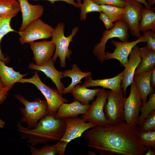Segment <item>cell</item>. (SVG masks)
Instances as JSON below:
<instances>
[{
  "mask_svg": "<svg viewBox=\"0 0 155 155\" xmlns=\"http://www.w3.org/2000/svg\"><path fill=\"white\" fill-rule=\"evenodd\" d=\"M89 129L84 134L89 148L121 155H143L148 151L138 140L137 125L124 122Z\"/></svg>",
  "mask_w": 155,
  "mask_h": 155,
  "instance_id": "1",
  "label": "cell"
},
{
  "mask_svg": "<svg viewBox=\"0 0 155 155\" xmlns=\"http://www.w3.org/2000/svg\"><path fill=\"white\" fill-rule=\"evenodd\" d=\"M18 129L21 139H27L26 143L35 146L60 140L65 131V119H57L49 114L40 120L35 127L29 129L18 122Z\"/></svg>",
  "mask_w": 155,
  "mask_h": 155,
  "instance_id": "2",
  "label": "cell"
},
{
  "mask_svg": "<svg viewBox=\"0 0 155 155\" xmlns=\"http://www.w3.org/2000/svg\"><path fill=\"white\" fill-rule=\"evenodd\" d=\"M14 96L24 106L19 109L22 116L20 122L26 123L28 129L34 128L39 121L49 114L48 105L44 100L38 98L30 101L20 94Z\"/></svg>",
  "mask_w": 155,
  "mask_h": 155,
  "instance_id": "3",
  "label": "cell"
},
{
  "mask_svg": "<svg viewBox=\"0 0 155 155\" xmlns=\"http://www.w3.org/2000/svg\"><path fill=\"white\" fill-rule=\"evenodd\" d=\"M65 28L64 23H58L54 29L52 37V40L55 45V51L52 59L55 62L57 58L59 57L60 66L62 68L66 67V59H69L72 55V51L69 48V46L79 30L78 27H74L72 28L70 35L66 37L64 35Z\"/></svg>",
  "mask_w": 155,
  "mask_h": 155,
  "instance_id": "4",
  "label": "cell"
},
{
  "mask_svg": "<svg viewBox=\"0 0 155 155\" xmlns=\"http://www.w3.org/2000/svg\"><path fill=\"white\" fill-rule=\"evenodd\" d=\"M65 120L66 128L64 133L61 139L55 144L59 155L65 154L66 146L69 142L80 137L84 131L96 126L77 117H67Z\"/></svg>",
  "mask_w": 155,
  "mask_h": 155,
  "instance_id": "5",
  "label": "cell"
},
{
  "mask_svg": "<svg viewBox=\"0 0 155 155\" xmlns=\"http://www.w3.org/2000/svg\"><path fill=\"white\" fill-rule=\"evenodd\" d=\"M18 82L30 83L35 85L45 98L48 105L49 114L51 115L55 116L61 104L68 102L66 98L59 93L57 90L51 88L43 83L36 71L32 78L27 79L23 78Z\"/></svg>",
  "mask_w": 155,
  "mask_h": 155,
  "instance_id": "6",
  "label": "cell"
},
{
  "mask_svg": "<svg viewBox=\"0 0 155 155\" xmlns=\"http://www.w3.org/2000/svg\"><path fill=\"white\" fill-rule=\"evenodd\" d=\"M107 100L104 107L105 116L111 125L124 122L125 98L123 89L118 91L107 90Z\"/></svg>",
  "mask_w": 155,
  "mask_h": 155,
  "instance_id": "7",
  "label": "cell"
},
{
  "mask_svg": "<svg viewBox=\"0 0 155 155\" xmlns=\"http://www.w3.org/2000/svg\"><path fill=\"white\" fill-rule=\"evenodd\" d=\"M114 24L113 28L103 32L99 43L96 44L94 48L93 52L94 55L102 63L105 60V46L109 39L117 38L122 42L128 41L129 27L126 23L121 20L115 22Z\"/></svg>",
  "mask_w": 155,
  "mask_h": 155,
  "instance_id": "8",
  "label": "cell"
},
{
  "mask_svg": "<svg viewBox=\"0 0 155 155\" xmlns=\"http://www.w3.org/2000/svg\"><path fill=\"white\" fill-rule=\"evenodd\" d=\"M54 29L42 20H36L29 24L22 31H18L20 42L23 45L38 40L52 37Z\"/></svg>",
  "mask_w": 155,
  "mask_h": 155,
  "instance_id": "9",
  "label": "cell"
},
{
  "mask_svg": "<svg viewBox=\"0 0 155 155\" xmlns=\"http://www.w3.org/2000/svg\"><path fill=\"white\" fill-rule=\"evenodd\" d=\"M94 101H92L85 114L81 117L85 121L92 123L97 126H104L109 124L104 112L107 102V93L105 88H102L96 95Z\"/></svg>",
  "mask_w": 155,
  "mask_h": 155,
  "instance_id": "10",
  "label": "cell"
},
{
  "mask_svg": "<svg viewBox=\"0 0 155 155\" xmlns=\"http://www.w3.org/2000/svg\"><path fill=\"white\" fill-rule=\"evenodd\" d=\"M129 95L124 103L125 120L129 125L138 126L139 113L142 102L136 83L133 79Z\"/></svg>",
  "mask_w": 155,
  "mask_h": 155,
  "instance_id": "11",
  "label": "cell"
},
{
  "mask_svg": "<svg viewBox=\"0 0 155 155\" xmlns=\"http://www.w3.org/2000/svg\"><path fill=\"white\" fill-rule=\"evenodd\" d=\"M126 12L122 19L128 26L133 36L138 38L141 36L138 29L139 22L142 18V12L144 8L142 4L136 0H125Z\"/></svg>",
  "mask_w": 155,
  "mask_h": 155,
  "instance_id": "12",
  "label": "cell"
},
{
  "mask_svg": "<svg viewBox=\"0 0 155 155\" xmlns=\"http://www.w3.org/2000/svg\"><path fill=\"white\" fill-rule=\"evenodd\" d=\"M141 42H146L144 34L138 37L137 40L131 42H120L113 40L111 43L115 47V48L112 53L108 51L105 52V60L117 59L120 62L121 65L125 67L128 62V58L132 49L138 43Z\"/></svg>",
  "mask_w": 155,
  "mask_h": 155,
  "instance_id": "13",
  "label": "cell"
},
{
  "mask_svg": "<svg viewBox=\"0 0 155 155\" xmlns=\"http://www.w3.org/2000/svg\"><path fill=\"white\" fill-rule=\"evenodd\" d=\"M30 43V48L34 55L33 59L36 65H43L54 54L55 45L52 40L33 41Z\"/></svg>",
  "mask_w": 155,
  "mask_h": 155,
  "instance_id": "14",
  "label": "cell"
},
{
  "mask_svg": "<svg viewBox=\"0 0 155 155\" xmlns=\"http://www.w3.org/2000/svg\"><path fill=\"white\" fill-rule=\"evenodd\" d=\"M139 48L140 47L137 44L132 49L129 54L128 62L123 71L121 87L123 90L125 98L127 88L132 82L135 71L142 60Z\"/></svg>",
  "mask_w": 155,
  "mask_h": 155,
  "instance_id": "15",
  "label": "cell"
},
{
  "mask_svg": "<svg viewBox=\"0 0 155 155\" xmlns=\"http://www.w3.org/2000/svg\"><path fill=\"white\" fill-rule=\"evenodd\" d=\"M18 0L20 4L22 15V22L18 31L21 32L30 22L41 17L44 9L42 5L31 4L28 0Z\"/></svg>",
  "mask_w": 155,
  "mask_h": 155,
  "instance_id": "16",
  "label": "cell"
},
{
  "mask_svg": "<svg viewBox=\"0 0 155 155\" xmlns=\"http://www.w3.org/2000/svg\"><path fill=\"white\" fill-rule=\"evenodd\" d=\"M54 62L51 58L42 66L36 65L33 63H30L29 64L28 68L31 69L43 72L54 83L59 93L62 95L63 90L65 88L64 84L61 81V79L63 78V71H59L55 68Z\"/></svg>",
  "mask_w": 155,
  "mask_h": 155,
  "instance_id": "17",
  "label": "cell"
},
{
  "mask_svg": "<svg viewBox=\"0 0 155 155\" xmlns=\"http://www.w3.org/2000/svg\"><path fill=\"white\" fill-rule=\"evenodd\" d=\"M123 71L115 76L110 78L93 80L91 75L86 77L84 84L82 85L86 88L101 86L114 91H118L122 89L121 84L123 79Z\"/></svg>",
  "mask_w": 155,
  "mask_h": 155,
  "instance_id": "18",
  "label": "cell"
},
{
  "mask_svg": "<svg viewBox=\"0 0 155 155\" xmlns=\"http://www.w3.org/2000/svg\"><path fill=\"white\" fill-rule=\"evenodd\" d=\"M90 105L89 104H82L77 100H74L70 103H63L54 117L56 118L62 119L77 117L79 115L86 113Z\"/></svg>",
  "mask_w": 155,
  "mask_h": 155,
  "instance_id": "19",
  "label": "cell"
},
{
  "mask_svg": "<svg viewBox=\"0 0 155 155\" xmlns=\"http://www.w3.org/2000/svg\"><path fill=\"white\" fill-rule=\"evenodd\" d=\"M139 52L142 60L135 71L134 76L155 68V51L146 45L140 47Z\"/></svg>",
  "mask_w": 155,
  "mask_h": 155,
  "instance_id": "20",
  "label": "cell"
},
{
  "mask_svg": "<svg viewBox=\"0 0 155 155\" xmlns=\"http://www.w3.org/2000/svg\"><path fill=\"white\" fill-rule=\"evenodd\" d=\"M28 73L22 74L16 71L13 68L8 67L0 60V79L4 86L9 90L14 84L26 75Z\"/></svg>",
  "mask_w": 155,
  "mask_h": 155,
  "instance_id": "21",
  "label": "cell"
},
{
  "mask_svg": "<svg viewBox=\"0 0 155 155\" xmlns=\"http://www.w3.org/2000/svg\"><path fill=\"white\" fill-rule=\"evenodd\" d=\"M154 68L134 76L133 79L136 83L143 103L147 102L148 96L154 91L150 84V76Z\"/></svg>",
  "mask_w": 155,
  "mask_h": 155,
  "instance_id": "22",
  "label": "cell"
},
{
  "mask_svg": "<svg viewBox=\"0 0 155 155\" xmlns=\"http://www.w3.org/2000/svg\"><path fill=\"white\" fill-rule=\"evenodd\" d=\"M63 78L69 77L71 79L70 84L67 87H65L63 90V94H65L70 93L71 91L75 85L82 83L81 80L82 79L91 75V73L90 72L82 71L77 64H73L71 69L63 71Z\"/></svg>",
  "mask_w": 155,
  "mask_h": 155,
  "instance_id": "23",
  "label": "cell"
},
{
  "mask_svg": "<svg viewBox=\"0 0 155 155\" xmlns=\"http://www.w3.org/2000/svg\"><path fill=\"white\" fill-rule=\"evenodd\" d=\"M100 89H91L77 84L72 89L70 93L74 100H78L82 104H88L94 99Z\"/></svg>",
  "mask_w": 155,
  "mask_h": 155,
  "instance_id": "24",
  "label": "cell"
},
{
  "mask_svg": "<svg viewBox=\"0 0 155 155\" xmlns=\"http://www.w3.org/2000/svg\"><path fill=\"white\" fill-rule=\"evenodd\" d=\"M18 0H0V17L12 18L20 11Z\"/></svg>",
  "mask_w": 155,
  "mask_h": 155,
  "instance_id": "25",
  "label": "cell"
},
{
  "mask_svg": "<svg viewBox=\"0 0 155 155\" xmlns=\"http://www.w3.org/2000/svg\"><path fill=\"white\" fill-rule=\"evenodd\" d=\"M155 10L144 8L142 12V18L139 22L140 32L151 30L155 32Z\"/></svg>",
  "mask_w": 155,
  "mask_h": 155,
  "instance_id": "26",
  "label": "cell"
},
{
  "mask_svg": "<svg viewBox=\"0 0 155 155\" xmlns=\"http://www.w3.org/2000/svg\"><path fill=\"white\" fill-rule=\"evenodd\" d=\"M101 12L106 14L113 22L122 20L126 12L125 8L109 5H99Z\"/></svg>",
  "mask_w": 155,
  "mask_h": 155,
  "instance_id": "27",
  "label": "cell"
},
{
  "mask_svg": "<svg viewBox=\"0 0 155 155\" xmlns=\"http://www.w3.org/2000/svg\"><path fill=\"white\" fill-rule=\"evenodd\" d=\"M12 18H3L0 17V60L6 64L9 61L8 57H6L1 51L0 44L2 38L8 33L11 32H16L13 29L10 25Z\"/></svg>",
  "mask_w": 155,
  "mask_h": 155,
  "instance_id": "28",
  "label": "cell"
},
{
  "mask_svg": "<svg viewBox=\"0 0 155 155\" xmlns=\"http://www.w3.org/2000/svg\"><path fill=\"white\" fill-rule=\"evenodd\" d=\"M155 110V93L150 94L149 100L145 103H142L140 111L141 114L139 117L138 127L139 128L142 125L147 116L152 111Z\"/></svg>",
  "mask_w": 155,
  "mask_h": 155,
  "instance_id": "29",
  "label": "cell"
},
{
  "mask_svg": "<svg viewBox=\"0 0 155 155\" xmlns=\"http://www.w3.org/2000/svg\"><path fill=\"white\" fill-rule=\"evenodd\" d=\"M80 20L81 21H85L87 13L92 12H101L99 5L92 0H83V3L80 5Z\"/></svg>",
  "mask_w": 155,
  "mask_h": 155,
  "instance_id": "30",
  "label": "cell"
},
{
  "mask_svg": "<svg viewBox=\"0 0 155 155\" xmlns=\"http://www.w3.org/2000/svg\"><path fill=\"white\" fill-rule=\"evenodd\" d=\"M138 139L143 146L155 149V131H145L138 129Z\"/></svg>",
  "mask_w": 155,
  "mask_h": 155,
  "instance_id": "31",
  "label": "cell"
},
{
  "mask_svg": "<svg viewBox=\"0 0 155 155\" xmlns=\"http://www.w3.org/2000/svg\"><path fill=\"white\" fill-rule=\"evenodd\" d=\"M28 146L32 155H58V152L55 144L44 146L40 148H36L34 146L31 145Z\"/></svg>",
  "mask_w": 155,
  "mask_h": 155,
  "instance_id": "32",
  "label": "cell"
},
{
  "mask_svg": "<svg viewBox=\"0 0 155 155\" xmlns=\"http://www.w3.org/2000/svg\"><path fill=\"white\" fill-rule=\"evenodd\" d=\"M138 129L145 131H155V110L147 116Z\"/></svg>",
  "mask_w": 155,
  "mask_h": 155,
  "instance_id": "33",
  "label": "cell"
},
{
  "mask_svg": "<svg viewBox=\"0 0 155 155\" xmlns=\"http://www.w3.org/2000/svg\"><path fill=\"white\" fill-rule=\"evenodd\" d=\"M98 5H109L121 8H125V0H93Z\"/></svg>",
  "mask_w": 155,
  "mask_h": 155,
  "instance_id": "34",
  "label": "cell"
},
{
  "mask_svg": "<svg viewBox=\"0 0 155 155\" xmlns=\"http://www.w3.org/2000/svg\"><path fill=\"white\" fill-rule=\"evenodd\" d=\"M147 44L149 48L155 51V32L150 30L143 31Z\"/></svg>",
  "mask_w": 155,
  "mask_h": 155,
  "instance_id": "35",
  "label": "cell"
},
{
  "mask_svg": "<svg viewBox=\"0 0 155 155\" xmlns=\"http://www.w3.org/2000/svg\"><path fill=\"white\" fill-rule=\"evenodd\" d=\"M99 18L104 23L106 30H109L114 27V24L105 13L102 12L100 13Z\"/></svg>",
  "mask_w": 155,
  "mask_h": 155,
  "instance_id": "36",
  "label": "cell"
},
{
  "mask_svg": "<svg viewBox=\"0 0 155 155\" xmlns=\"http://www.w3.org/2000/svg\"><path fill=\"white\" fill-rule=\"evenodd\" d=\"M9 90L6 87L0 92V104H2L7 98ZM5 122L0 118V128L3 129L4 127Z\"/></svg>",
  "mask_w": 155,
  "mask_h": 155,
  "instance_id": "37",
  "label": "cell"
},
{
  "mask_svg": "<svg viewBox=\"0 0 155 155\" xmlns=\"http://www.w3.org/2000/svg\"><path fill=\"white\" fill-rule=\"evenodd\" d=\"M32 0L34 1H38V0ZM46 0L49 1L52 4H54L56 1H64L68 4L71 5L74 7L76 8L79 7V5L77 3L75 2L74 0Z\"/></svg>",
  "mask_w": 155,
  "mask_h": 155,
  "instance_id": "38",
  "label": "cell"
},
{
  "mask_svg": "<svg viewBox=\"0 0 155 155\" xmlns=\"http://www.w3.org/2000/svg\"><path fill=\"white\" fill-rule=\"evenodd\" d=\"M150 84L153 88H155V68L153 69L150 76Z\"/></svg>",
  "mask_w": 155,
  "mask_h": 155,
  "instance_id": "39",
  "label": "cell"
},
{
  "mask_svg": "<svg viewBox=\"0 0 155 155\" xmlns=\"http://www.w3.org/2000/svg\"><path fill=\"white\" fill-rule=\"evenodd\" d=\"M139 1L143 4L145 7V8L150 9H152L155 10V7L153 8L152 7L150 6L147 3L146 0H136Z\"/></svg>",
  "mask_w": 155,
  "mask_h": 155,
  "instance_id": "40",
  "label": "cell"
},
{
  "mask_svg": "<svg viewBox=\"0 0 155 155\" xmlns=\"http://www.w3.org/2000/svg\"><path fill=\"white\" fill-rule=\"evenodd\" d=\"M147 152L146 153L145 155H155V152L151 149L150 148H148Z\"/></svg>",
  "mask_w": 155,
  "mask_h": 155,
  "instance_id": "41",
  "label": "cell"
},
{
  "mask_svg": "<svg viewBox=\"0 0 155 155\" xmlns=\"http://www.w3.org/2000/svg\"><path fill=\"white\" fill-rule=\"evenodd\" d=\"M146 1L148 4L151 7L155 4V0H147Z\"/></svg>",
  "mask_w": 155,
  "mask_h": 155,
  "instance_id": "42",
  "label": "cell"
},
{
  "mask_svg": "<svg viewBox=\"0 0 155 155\" xmlns=\"http://www.w3.org/2000/svg\"><path fill=\"white\" fill-rule=\"evenodd\" d=\"M5 87H6L4 86L0 79V92H1Z\"/></svg>",
  "mask_w": 155,
  "mask_h": 155,
  "instance_id": "43",
  "label": "cell"
},
{
  "mask_svg": "<svg viewBox=\"0 0 155 155\" xmlns=\"http://www.w3.org/2000/svg\"><path fill=\"white\" fill-rule=\"evenodd\" d=\"M88 154L89 155H96V154L94 152L92 151H90L88 152Z\"/></svg>",
  "mask_w": 155,
  "mask_h": 155,
  "instance_id": "44",
  "label": "cell"
},
{
  "mask_svg": "<svg viewBox=\"0 0 155 155\" xmlns=\"http://www.w3.org/2000/svg\"><path fill=\"white\" fill-rule=\"evenodd\" d=\"M77 3H78L80 7V5L82 3L81 2L82 0H77Z\"/></svg>",
  "mask_w": 155,
  "mask_h": 155,
  "instance_id": "45",
  "label": "cell"
},
{
  "mask_svg": "<svg viewBox=\"0 0 155 155\" xmlns=\"http://www.w3.org/2000/svg\"></svg>",
  "mask_w": 155,
  "mask_h": 155,
  "instance_id": "46",
  "label": "cell"
}]
</instances>
